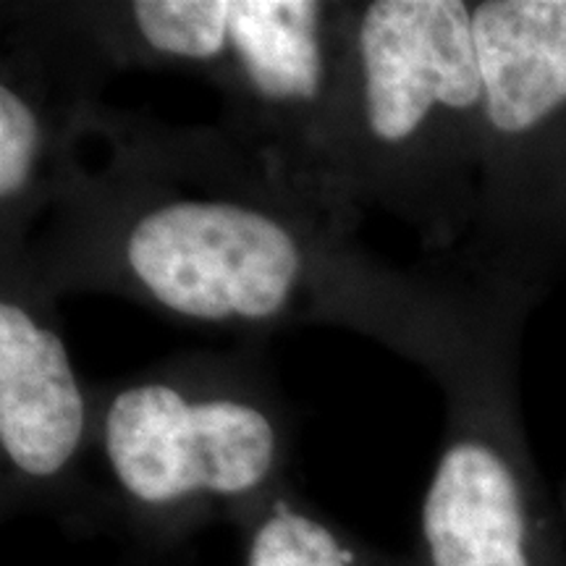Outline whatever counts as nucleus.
<instances>
[{
	"label": "nucleus",
	"mask_w": 566,
	"mask_h": 566,
	"mask_svg": "<svg viewBox=\"0 0 566 566\" xmlns=\"http://www.w3.org/2000/svg\"><path fill=\"white\" fill-rule=\"evenodd\" d=\"M95 388L82 384L55 302L0 273V493L3 514L45 512L101 530Z\"/></svg>",
	"instance_id": "39448f33"
},
{
	"label": "nucleus",
	"mask_w": 566,
	"mask_h": 566,
	"mask_svg": "<svg viewBox=\"0 0 566 566\" xmlns=\"http://www.w3.org/2000/svg\"><path fill=\"white\" fill-rule=\"evenodd\" d=\"M483 145L472 3L359 0L336 129L352 208L384 210L424 244L454 237Z\"/></svg>",
	"instance_id": "20e7f679"
},
{
	"label": "nucleus",
	"mask_w": 566,
	"mask_h": 566,
	"mask_svg": "<svg viewBox=\"0 0 566 566\" xmlns=\"http://www.w3.org/2000/svg\"><path fill=\"white\" fill-rule=\"evenodd\" d=\"M242 566H420L338 525L289 483L247 522Z\"/></svg>",
	"instance_id": "1a4fd4ad"
},
{
	"label": "nucleus",
	"mask_w": 566,
	"mask_h": 566,
	"mask_svg": "<svg viewBox=\"0 0 566 566\" xmlns=\"http://www.w3.org/2000/svg\"><path fill=\"white\" fill-rule=\"evenodd\" d=\"M0 30V263H11L61 195L116 69L71 3H3Z\"/></svg>",
	"instance_id": "423d86ee"
},
{
	"label": "nucleus",
	"mask_w": 566,
	"mask_h": 566,
	"mask_svg": "<svg viewBox=\"0 0 566 566\" xmlns=\"http://www.w3.org/2000/svg\"><path fill=\"white\" fill-rule=\"evenodd\" d=\"M101 530L132 554L181 556L205 527L247 522L289 485L294 412L258 346L181 354L95 391Z\"/></svg>",
	"instance_id": "f03ea898"
},
{
	"label": "nucleus",
	"mask_w": 566,
	"mask_h": 566,
	"mask_svg": "<svg viewBox=\"0 0 566 566\" xmlns=\"http://www.w3.org/2000/svg\"><path fill=\"white\" fill-rule=\"evenodd\" d=\"M71 6L113 69H166L210 82L221 95L218 129L233 145L307 195L359 216L336 174L354 3L103 0Z\"/></svg>",
	"instance_id": "7ed1b4c3"
},
{
	"label": "nucleus",
	"mask_w": 566,
	"mask_h": 566,
	"mask_svg": "<svg viewBox=\"0 0 566 566\" xmlns=\"http://www.w3.org/2000/svg\"><path fill=\"white\" fill-rule=\"evenodd\" d=\"M483 132L512 137L566 105V0L472 3Z\"/></svg>",
	"instance_id": "6e6552de"
},
{
	"label": "nucleus",
	"mask_w": 566,
	"mask_h": 566,
	"mask_svg": "<svg viewBox=\"0 0 566 566\" xmlns=\"http://www.w3.org/2000/svg\"><path fill=\"white\" fill-rule=\"evenodd\" d=\"M359 221L281 179L218 126L101 103L53 208L0 273L53 302L116 294L171 323L254 342L334 325L454 378V300L359 242Z\"/></svg>",
	"instance_id": "f257e3e1"
},
{
	"label": "nucleus",
	"mask_w": 566,
	"mask_h": 566,
	"mask_svg": "<svg viewBox=\"0 0 566 566\" xmlns=\"http://www.w3.org/2000/svg\"><path fill=\"white\" fill-rule=\"evenodd\" d=\"M495 430L454 412L420 504V566H566L533 478Z\"/></svg>",
	"instance_id": "0eeeda50"
},
{
	"label": "nucleus",
	"mask_w": 566,
	"mask_h": 566,
	"mask_svg": "<svg viewBox=\"0 0 566 566\" xmlns=\"http://www.w3.org/2000/svg\"><path fill=\"white\" fill-rule=\"evenodd\" d=\"M181 556H142V554H132L126 556V562L122 566H181Z\"/></svg>",
	"instance_id": "9d476101"
}]
</instances>
